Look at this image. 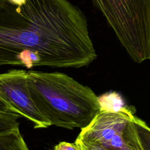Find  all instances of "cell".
<instances>
[{
	"label": "cell",
	"instance_id": "6da1fadb",
	"mask_svg": "<svg viewBox=\"0 0 150 150\" xmlns=\"http://www.w3.org/2000/svg\"><path fill=\"white\" fill-rule=\"evenodd\" d=\"M97 57L83 13L67 0H0V66L79 68Z\"/></svg>",
	"mask_w": 150,
	"mask_h": 150
},
{
	"label": "cell",
	"instance_id": "7a4b0ae2",
	"mask_svg": "<svg viewBox=\"0 0 150 150\" xmlns=\"http://www.w3.org/2000/svg\"><path fill=\"white\" fill-rule=\"evenodd\" d=\"M27 81L35 104L51 125L82 129L100 111L93 91L64 73L29 70Z\"/></svg>",
	"mask_w": 150,
	"mask_h": 150
},
{
	"label": "cell",
	"instance_id": "3957f363",
	"mask_svg": "<svg viewBox=\"0 0 150 150\" xmlns=\"http://www.w3.org/2000/svg\"><path fill=\"white\" fill-rule=\"evenodd\" d=\"M135 62L150 59V0H93Z\"/></svg>",
	"mask_w": 150,
	"mask_h": 150
},
{
	"label": "cell",
	"instance_id": "277c9868",
	"mask_svg": "<svg viewBox=\"0 0 150 150\" xmlns=\"http://www.w3.org/2000/svg\"><path fill=\"white\" fill-rule=\"evenodd\" d=\"M133 108L116 112H99L92 121L81 129L77 138L107 150H143L135 125Z\"/></svg>",
	"mask_w": 150,
	"mask_h": 150
},
{
	"label": "cell",
	"instance_id": "5b68a950",
	"mask_svg": "<svg viewBox=\"0 0 150 150\" xmlns=\"http://www.w3.org/2000/svg\"><path fill=\"white\" fill-rule=\"evenodd\" d=\"M0 99L21 117L32 122L34 128H46L51 125L32 98L26 70L12 69L0 73Z\"/></svg>",
	"mask_w": 150,
	"mask_h": 150
},
{
	"label": "cell",
	"instance_id": "8992f818",
	"mask_svg": "<svg viewBox=\"0 0 150 150\" xmlns=\"http://www.w3.org/2000/svg\"><path fill=\"white\" fill-rule=\"evenodd\" d=\"M0 150H30L19 128L0 134Z\"/></svg>",
	"mask_w": 150,
	"mask_h": 150
},
{
	"label": "cell",
	"instance_id": "52a82bcc",
	"mask_svg": "<svg viewBox=\"0 0 150 150\" xmlns=\"http://www.w3.org/2000/svg\"><path fill=\"white\" fill-rule=\"evenodd\" d=\"M100 104V111L116 112L128 107L122 97L115 91L105 93L98 97Z\"/></svg>",
	"mask_w": 150,
	"mask_h": 150
},
{
	"label": "cell",
	"instance_id": "ba28073f",
	"mask_svg": "<svg viewBox=\"0 0 150 150\" xmlns=\"http://www.w3.org/2000/svg\"><path fill=\"white\" fill-rule=\"evenodd\" d=\"M21 116L13 110L0 112V134L19 128L18 120Z\"/></svg>",
	"mask_w": 150,
	"mask_h": 150
},
{
	"label": "cell",
	"instance_id": "9c48e42d",
	"mask_svg": "<svg viewBox=\"0 0 150 150\" xmlns=\"http://www.w3.org/2000/svg\"><path fill=\"white\" fill-rule=\"evenodd\" d=\"M135 125L142 149L150 150V127L143 120L137 117Z\"/></svg>",
	"mask_w": 150,
	"mask_h": 150
},
{
	"label": "cell",
	"instance_id": "30bf717a",
	"mask_svg": "<svg viewBox=\"0 0 150 150\" xmlns=\"http://www.w3.org/2000/svg\"><path fill=\"white\" fill-rule=\"evenodd\" d=\"M53 150H80L78 145L75 143L62 141L56 145Z\"/></svg>",
	"mask_w": 150,
	"mask_h": 150
},
{
	"label": "cell",
	"instance_id": "8fae6325",
	"mask_svg": "<svg viewBox=\"0 0 150 150\" xmlns=\"http://www.w3.org/2000/svg\"><path fill=\"white\" fill-rule=\"evenodd\" d=\"M10 110H12L11 108H9L5 103H4L0 99V112L8 111H10Z\"/></svg>",
	"mask_w": 150,
	"mask_h": 150
}]
</instances>
